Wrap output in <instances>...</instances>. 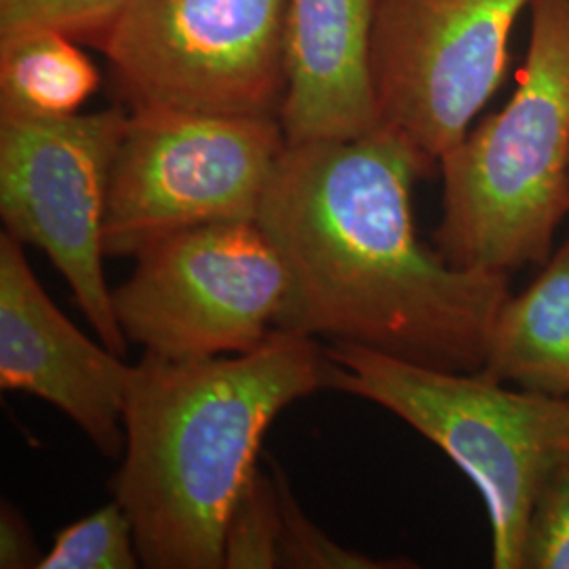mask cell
Returning <instances> with one entry per match:
<instances>
[{"mask_svg": "<svg viewBox=\"0 0 569 569\" xmlns=\"http://www.w3.org/2000/svg\"><path fill=\"white\" fill-rule=\"evenodd\" d=\"M536 0H378L371 72L380 127L430 171L502 84L509 41Z\"/></svg>", "mask_w": 569, "mask_h": 569, "instance_id": "cell-9", "label": "cell"}, {"mask_svg": "<svg viewBox=\"0 0 569 569\" xmlns=\"http://www.w3.org/2000/svg\"><path fill=\"white\" fill-rule=\"evenodd\" d=\"M287 138L279 117L129 108L112 164L106 256L194 226L256 220Z\"/></svg>", "mask_w": 569, "mask_h": 569, "instance_id": "cell-5", "label": "cell"}, {"mask_svg": "<svg viewBox=\"0 0 569 569\" xmlns=\"http://www.w3.org/2000/svg\"><path fill=\"white\" fill-rule=\"evenodd\" d=\"M289 0H131L100 51L129 108L279 117Z\"/></svg>", "mask_w": 569, "mask_h": 569, "instance_id": "cell-6", "label": "cell"}, {"mask_svg": "<svg viewBox=\"0 0 569 569\" xmlns=\"http://www.w3.org/2000/svg\"><path fill=\"white\" fill-rule=\"evenodd\" d=\"M142 566L133 523L119 500L61 529L39 569H136Z\"/></svg>", "mask_w": 569, "mask_h": 569, "instance_id": "cell-15", "label": "cell"}, {"mask_svg": "<svg viewBox=\"0 0 569 569\" xmlns=\"http://www.w3.org/2000/svg\"><path fill=\"white\" fill-rule=\"evenodd\" d=\"M127 110L66 119L0 114V218L4 232L47 253L98 338L124 357L103 277L112 164Z\"/></svg>", "mask_w": 569, "mask_h": 569, "instance_id": "cell-8", "label": "cell"}, {"mask_svg": "<svg viewBox=\"0 0 569 569\" xmlns=\"http://www.w3.org/2000/svg\"><path fill=\"white\" fill-rule=\"evenodd\" d=\"M287 293L283 262L256 220L173 232L136 256L112 289L122 336L148 355L188 361L262 345Z\"/></svg>", "mask_w": 569, "mask_h": 569, "instance_id": "cell-7", "label": "cell"}, {"mask_svg": "<svg viewBox=\"0 0 569 569\" xmlns=\"http://www.w3.org/2000/svg\"><path fill=\"white\" fill-rule=\"evenodd\" d=\"M100 82L81 42L61 32L28 30L0 39V114L74 117Z\"/></svg>", "mask_w": 569, "mask_h": 569, "instance_id": "cell-13", "label": "cell"}, {"mask_svg": "<svg viewBox=\"0 0 569 569\" xmlns=\"http://www.w3.org/2000/svg\"><path fill=\"white\" fill-rule=\"evenodd\" d=\"M326 359V388L395 413L467 475L488 509L491 566L523 569L536 500L569 456V399L348 342Z\"/></svg>", "mask_w": 569, "mask_h": 569, "instance_id": "cell-4", "label": "cell"}, {"mask_svg": "<svg viewBox=\"0 0 569 569\" xmlns=\"http://www.w3.org/2000/svg\"><path fill=\"white\" fill-rule=\"evenodd\" d=\"M23 247L13 234H0V387L51 403L102 453L119 458L133 366L87 338L53 305Z\"/></svg>", "mask_w": 569, "mask_h": 569, "instance_id": "cell-10", "label": "cell"}, {"mask_svg": "<svg viewBox=\"0 0 569 569\" xmlns=\"http://www.w3.org/2000/svg\"><path fill=\"white\" fill-rule=\"evenodd\" d=\"M521 293L510 291L491 333L483 373L510 387L569 399V239Z\"/></svg>", "mask_w": 569, "mask_h": 569, "instance_id": "cell-12", "label": "cell"}, {"mask_svg": "<svg viewBox=\"0 0 569 569\" xmlns=\"http://www.w3.org/2000/svg\"><path fill=\"white\" fill-rule=\"evenodd\" d=\"M44 552L32 536V529L26 523L23 515L16 507L2 502L0 510V568L32 569L41 568Z\"/></svg>", "mask_w": 569, "mask_h": 569, "instance_id": "cell-19", "label": "cell"}, {"mask_svg": "<svg viewBox=\"0 0 569 569\" xmlns=\"http://www.w3.org/2000/svg\"><path fill=\"white\" fill-rule=\"evenodd\" d=\"M283 509L277 475L256 468L230 510L224 569L281 568Z\"/></svg>", "mask_w": 569, "mask_h": 569, "instance_id": "cell-14", "label": "cell"}, {"mask_svg": "<svg viewBox=\"0 0 569 569\" xmlns=\"http://www.w3.org/2000/svg\"><path fill=\"white\" fill-rule=\"evenodd\" d=\"M523 569H569V456L536 500Z\"/></svg>", "mask_w": 569, "mask_h": 569, "instance_id": "cell-18", "label": "cell"}, {"mask_svg": "<svg viewBox=\"0 0 569 569\" xmlns=\"http://www.w3.org/2000/svg\"><path fill=\"white\" fill-rule=\"evenodd\" d=\"M277 475L281 509H283V538H281V568L296 569H401L413 568V563H401V559H373L357 550L345 549L333 542L326 531L317 528L306 517L281 468L272 462Z\"/></svg>", "mask_w": 569, "mask_h": 569, "instance_id": "cell-17", "label": "cell"}, {"mask_svg": "<svg viewBox=\"0 0 569 569\" xmlns=\"http://www.w3.org/2000/svg\"><path fill=\"white\" fill-rule=\"evenodd\" d=\"M131 0H0V39L28 30H56L102 47Z\"/></svg>", "mask_w": 569, "mask_h": 569, "instance_id": "cell-16", "label": "cell"}, {"mask_svg": "<svg viewBox=\"0 0 569 569\" xmlns=\"http://www.w3.org/2000/svg\"><path fill=\"white\" fill-rule=\"evenodd\" d=\"M326 373L315 338L277 327L234 357L143 352L129 378L112 479L143 568L224 569L226 523L258 468L266 430L326 388Z\"/></svg>", "mask_w": 569, "mask_h": 569, "instance_id": "cell-2", "label": "cell"}, {"mask_svg": "<svg viewBox=\"0 0 569 569\" xmlns=\"http://www.w3.org/2000/svg\"><path fill=\"white\" fill-rule=\"evenodd\" d=\"M378 0H289L284 96L287 143L350 140L380 127L371 72Z\"/></svg>", "mask_w": 569, "mask_h": 569, "instance_id": "cell-11", "label": "cell"}, {"mask_svg": "<svg viewBox=\"0 0 569 569\" xmlns=\"http://www.w3.org/2000/svg\"><path fill=\"white\" fill-rule=\"evenodd\" d=\"M437 251L460 268L542 266L569 216V0H536L509 102L439 164Z\"/></svg>", "mask_w": 569, "mask_h": 569, "instance_id": "cell-3", "label": "cell"}, {"mask_svg": "<svg viewBox=\"0 0 569 569\" xmlns=\"http://www.w3.org/2000/svg\"><path fill=\"white\" fill-rule=\"evenodd\" d=\"M430 173L385 127L350 140L287 143L256 218L287 274L274 327L481 371L509 274L453 266L422 243L411 188Z\"/></svg>", "mask_w": 569, "mask_h": 569, "instance_id": "cell-1", "label": "cell"}]
</instances>
